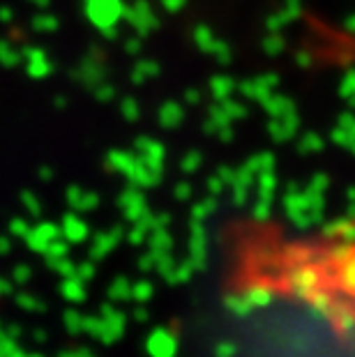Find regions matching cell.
<instances>
[{"label": "cell", "instance_id": "obj_1", "mask_svg": "<svg viewBox=\"0 0 355 357\" xmlns=\"http://www.w3.org/2000/svg\"><path fill=\"white\" fill-rule=\"evenodd\" d=\"M286 284H289V288L293 293L302 295V298H309L314 291L323 288L321 286L323 277L319 272V265L302 261V254H300V261L293 265V268L289 270V275H286Z\"/></svg>", "mask_w": 355, "mask_h": 357}, {"label": "cell", "instance_id": "obj_2", "mask_svg": "<svg viewBox=\"0 0 355 357\" xmlns=\"http://www.w3.org/2000/svg\"><path fill=\"white\" fill-rule=\"evenodd\" d=\"M148 351L153 357H176L178 344H176V339H173L169 332L157 330L153 337L148 339Z\"/></svg>", "mask_w": 355, "mask_h": 357}, {"label": "cell", "instance_id": "obj_3", "mask_svg": "<svg viewBox=\"0 0 355 357\" xmlns=\"http://www.w3.org/2000/svg\"><path fill=\"white\" fill-rule=\"evenodd\" d=\"M65 357H90V355H86V353H74V355H65Z\"/></svg>", "mask_w": 355, "mask_h": 357}]
</instances>
